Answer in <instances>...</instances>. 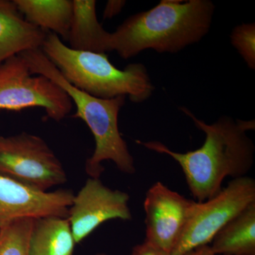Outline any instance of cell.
Instances as JSON below:
<instances>
[{"mask_svg":"<svg viewBox=\"0 0 255 255\" xmlns=\"http://www.w3.org/2000/svg\"><path fill=\"white\" fill-rule=\"evenodd\" d=\"M179 110L205 133L201 147L181 153L156 140L137 142L174 159L180 165L196 201L202 202L219 194L226 177H246L253 168L255 147L247 132L254 130L255 121L235 120L229 116H222L214 123L208 124L186 107H179Z\"/></svg>","mask_w":255,"mask_h":255,"instance_id":"6da1fadb","label":"cell"},{"mask_svg":"<svg viewBox=\"0 0 255 255\" xmlns=\"http://www.w3.org/2000/svg\"><path fill=\"white\" fill-rule=\"evenodd\" d=\"M214 11L210 0H161L152 9L129 16L111 33L110 50L124 60L147 49L174 54L209 33Z\"/></svg>","mask_w":255,"mask_h":255,"instance_id":"7a4b0ae2","label":"cell"},{"mask_svg":"<svg viewBox=\"0 0 255 255\" xmlns=\"http://www.w3.org/2000/svg\"><path fill=\"white\" fill-rule=\"evenodd\" d=\"M33 75H41L61 87L76 107L74 118L87 124L95 140V149L85 163V172L92 178L100 179L105 172L102 162L110 160L127 174L135 173V160L119 129V114L126 103L125 96L105 100L81 91L69 83L41 49L20 54Z\"/></svg>","mask_w":255,"mask_h":255,"instance_id":"3957f363","label":"cell"},{"mask_svg":"<svg viewBox=\"0 0 255 255\" xmlns=\"http://www.w3.org/2000/svg\"><path fill=\"white\" fill-rule=\"evenodd\" d=\"M41 50L69 83L97 98L128 96L134 103H141L155 90L143 64H129L120 70L105 53L71 49L53 33H48Z\"/></svg>","mask_w":255,"mask_h":255,"instance_id":"277c9868","label":"cell"},{"mask_svg":"<svg viewBox=\"0 0 255 255\" xmlns=\"http://www.w3.org/2000/svg\"><path fill=\"white\" fill-rule=\"evenodd\" d=\"M255 202V181L248 176L232 179L208 200H192L185 226L171 255H185L209 246L223 226Z\"/></svg>","mask_w":255,"mask_h":255,"instance_id":"5b68a950","label":"cell"},{"mask_svg":"<svg viewBox=\"0 0 255 255\" xmlns=\"http://www.w3.org/2000/svg\"><path fill=\"white\" fill-rule=\"evenodd\" d=\"M73 105L68 94L54 82L31 74L21 55L0 65V110L21 112L40 107L48 118L60 122L70 114Z\"/></svg>","mask_w":255,"mask_h":255,"instance_id":"8992f818","label":"cell"},{"mask_svg":"<svg viewBox=\"0 0 255 255\" xmlns=\"http://www.w3.org/2000/svg\"><path fill=\"white\" fill-rule=\"evenodd\" d=\"M0 174L41 191L68 180L63 164L47 142L26 132L0 136Z\"/></svg>","mask_w":255,"mask_h":255,"instance_id":"52a82bcc","label":"cell"},{"mask_svg":"<svg viewBox=\"0 0 255 255\" xmlns=\"http://www.w3.org/2000/svg\"><path fill=\"white\" fill-rule=\"evenodd\" d=\"M129 201L127 192L110 189L100 179L89 178L74 195L69 209L68 219L75 243H81L106 221L132 220Z\"/></svg>","mask_w":255,"mask_h":255,"instance_id":"ba28073f","label":"cell"},{"mask_svg":"<svg viewBox=\"0 0 255 255\" xmlns=\"http://www.w3.org/2000/svg\"><path fill=\"white\" fill-rule=\"evenodd\" d=\"M192 200L157 182L146 192L145 241L171 255L182 234Z\"/></svg>","mask_w":255,"mask_h":255,"instance_id":"9c48e42d","label":"cell"},{"mask_svg":"<svg viewBox=\"0 0 255 255\" xmlns=\"http://www.w3.org/2000/svg\"><path fill=\"white\" fill-rule=\"evenodd\" d=\"M73 191H41L0 174V229L17 220L68 217Z\"/></svg>","mask_w":255,"mask_h":255,"instance_id":"30bf717a","label":"cell"},{"mask_svg":"<svg viewBox=\"0 0 255 255\" xmlns=\"http://www.w3.org/2000/svg\"><path fill=\"white\" fill-rule=\"evenodd\" d=\"M47 34L25 19L14 0H0V65L23 52L41 49Z\"/></svg>","mask_w":255,"mask_h":255,"instance_id":"8fae6325","label":"cell"},{"mask_svg":"<svg viewBox=\"0 0 255 255\" xmlns=\"http://www.w3.org/2000/svg\"><path fill=\"white\" fill-rule=\"evenodd\" d=\"M73 13L68 43L71 49L78 51L105 53L110 52V32L97 19V1L73 0Z\"/></svg>","mask_w":255,"mask_h":255,"instance_id":"7c38bea8","label":"cell"},{"mask_svg":"<svg viewBox=\"0 0 255 255\" xmlns=\"http://www.w3.org/2000/svg\"><path fill=\"white\" fill-rule=\"evenodd\" d=\"M25 19L60 39L68 41L73 13V0H14Z\"/></svg>","mask_w":255,"mask_h":255,"instance_id":"4fadbf2b","label":"cell"},{"mask_svg":"<svg viewBox=\"0 0 255 255\" xmlns=\"http://www.w3.org/2000/svg\"><path fill=\"white\" fill-rule=\"evenodd\" d=\"M76 244L66 218L48 216L33 219L29 255H73Z\"/></svg>","mask_w":255,"mask_h":255,"instance_id":"5bb4252c","label":"cell"},{"mask_svg":"<svg viewBox=\"0 0 255 255\" xmlns=\"http://www.w3.org/2000/svg\"><path fill=\"white\" fill-rule=\"evenodd\" d=\"M209 247L217 255H255V202L223 226Z\"/></svg>","mask_w":255,"mask_h":255,"instance_id":"9a60e30c","label":"cell"},{"mask_svg":"<svg viewBox=\"0 0 255 255\" xmlns=\"http://www.w3.org/2000/svg\"><path fill=\"white\" fill-rule=\"evenodd\" d=\"M33 219L17 220L0 229V255H29Z\"/></svg>","mask_w":255,"mask_h":255,"instance_id":"2e32d148","label":"cell"},{"mask_svg":"<svg viewBox=\"0 0 255 255\" xmlns=\"http://www.w3.org/2000/svg\"><path fill=\"white\" fill-rule=\"evenodd\" d=\"M231 42L238 50L247 65L255 69V23L238 25L231 32Z\"/></svg>","mask_w":255,"mask_h":255,"instance_id":"e0dca14e","label":"cell"},{"mask_svg":"<svg viewBox=\"0 0 255 255\" xmlns=\"http://www.w3.org/2000/svg\"><path fill=\"white\" fill-rule=\"evenodd\" d=\"M130 255H171L166 252L161 251L150 243L144 241L143 243L132 248Z\"/></svg>","mask_w":255,"mask_h":255,"instance_id":"ac0fdd59","label":"cell"},{"mask_svg":"<svg viewBox=\"0 0 255 255\" xmlns=\"http://www.w3.org/2000/svg\"><path fill=\"white\" fill-rule=\"evenodd\" d=\"M126 4L127 1L124 0H110L107 1L103 12L104 19H110L118 15Z\"/></svg>","mask_w":255,"mask_h":255,"instance_id":"d6986e66","label":"cell"},{"mask_svg":"<svg viewBox=\"0 0 255 255\" xmlns=\"http://www.w3.org/2000/svg\"><path fill=\"white\" fill-rule=\"evenodd\" d=\"M185 255H217L214 254L211 251V248L209 246H205L200 247V248H196L194 251H191L190 253H187Z\"/></svg>","mask_w":255,"mask_h":255,"instance_id":"ffe728a7","label":"cell"},{"mask_svg":"<svg viewBox=\"0 0 255 255\" xmlns=\"http://www.w3.org/2000/svg\"><path fill=\"white\" fill-rule=\"evenodd\" d=\"M95 255H109L105 254V253H99V254H96Z\"/></svg>","mask_w":255,"mask_h":255,"instance_id":"44dd1931","label":"cell"}]
</instances>
